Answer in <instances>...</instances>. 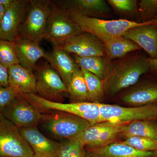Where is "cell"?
<instances>
[{
    "label": "cell",
    "instance_id": "6da1fadb",
    "mask_svg": "<svg viewBox=\"0 0 157 157\" xmlns=\"http://www.w3.org/2000/svg\"><path fill=\"white\" fill-rule=\"evenodd\" d=\"M148 58L133 52L113 61L112 70L104 81L105 98L116 97L139 81L149 72Z\"/></svg>",
    "mask_w": 157,
    "mask_h": 157
},
{
    "label": "cell",
    "instance_id": "7a4b0ae2",
    "mask_svg": "<svg viewBox=\"0 0 157 157\" xmlns=\"http://www.w3.org/2000/svg\"><path fill=\"white\" fill-rule=\"evenodd\" d=\"M68 14L70 18L81 28L82 30L93 34L104 44L110 39L123 36L125 33L130 29L146 24L152 21L148 22L137 23L122 18L100 19L84 17L77 14Z\"/></svg>",
    "mask_w": 157,
    "mask_h": 157
},
{
    "label": "cell",
    "instance_id": "3957f363",
    "mask_svg": "<svg viewBox=\"0 0 157 157\" xmlns=\"http://www.w3.org/2000/svg\"><path fill=\"white\" fill-rule=\"evenodd\" d=\"M48 114H44L40 121L44 128L52 136L63 141L81 137L91 125L87 121L69 113L53 110Z\"/></svg>",
    "mask_w": 157,
    "mask_h": 157
},
{
    "label": "cell",
    "instance_id": "277c9868",
    "mask_svg": "<svg viewBox=\"0 0 157 157\" xmlns=\"http://www.w3.org/2000/svg\"><path fill=\"white\" fill-rule=\"evenodd\" d=\"M50 1L29 0L20 28L19 38L40 43L44 39Z\"/></svg>",
    "mask_w": 157,
    "mask_h": 157
},
{
    "label": "cell",
    "instance_id": "5b68a950",
    "mask_svg": "<svg viewBox=\"0 0 157 157\" xmlns=\"http://www.w3.org/2000/svg\"><path fill=\"white\" fill-rule=\"evenodd\" d=\"M19 95L41 110L48 112L56 110L69 113L87 121L91 125L101 122V103L83 102L65 104L48 101L37 94Z\"/></svg>",
    "mask_w": 157,
    "mask_h": 157
},
{
    "label": "cell",
    "instance_id": "8992f818",
    "mask_svg": "<svg viewBox=\"0 0 157 157\" xmlns=\"http://www.w3.org/2000/svg\"><path fill=\"white\" fill-rule=\"evenodd\" d=\"M101 122L112 124H127L134 121L157 122V104L140 107H124L100 104Z\"/></svg>",
    "mask_w": 157,
    "mask_h": 157
},
{
    "label": "cell",
    "instance_id": "52a82bcc",
    "mask_svg": "<svg viewBox=\"0 0 157 157\" xmlns=\"http://www.w3.org/2000/svg\"><path fill=\"white\" fill-rule=\"evenodd\" d=\"M68 13L50 1V11L44 39L59 47L68 39L82 33Z\"/></svg>",
    "mask_w": 157,
    "mask_h": 157
},
{
    "label": "cell",
    "instance_id": "ba28073f",
    "mask_svg": "<svg viewBox=\"0 0 157 157\" xmlns=\"http://www.w3.org/2000/svg\"><path fill=\"white\" fill-rule=\"evenodd\" d=\"M0 157H36L19 128L3 116L0 117Z\"/></svg>",
    "mask_w": 157,
    "mask_h": 157
},
{
    "label": "cell",
    "instance_id": "9c48e42d",
    "mask_svg": "<svg viewBox=\"0 0 157 157\" xmlns=\"http://www.w3.org/2000/svg\"><path fill=\"white\" fill-rule=\"evenodd\" d=\"M36 93L48 101L62 103L63 94L67 93V88L59 73L48 63L36 65Z\"/></svg>",
    "mask_w": 157,
    "mask_h": 157
},
{
    "label": "cell",
    "instance_id": "30bf717a",
    "mask_svg": "<svg viewBox=\"0 0 157 157\" xmlns=\"http://www.w3.org/2000/svg\"><path fill=\"white\" fill-rule=\"evenodd\" d=\"M117 101L124 107H140L157 104V78L147 77L116 96Z\"/></svg>",
    "mask_w": 157,
    "mask_h": 157
},
{
    "label": "cell",
    "instance_id": "8fae6325",
    "mask_svg": "<svg viewBox=\"0 0 157 157\" xmlns=\"http://www.w3.org/2000/svg\"><path fill=\"white\" fill-rule=\"evenodd\" d=\"M42 110L20 95L3 110L2 115L18 128L36 126L43 117Z\"/></svg>",
    "mask_w": 157,
    "mask_h": 157
},
{
    "label": "cell",
    "instance_id": "7c38bea8",
    "mask_svg": "<svg viewBox=\"0 0 157 157\" xmlns=\"http://www.w3.org/2000/svg\"><path fill=\"white\" fill-rule=\"evenodd\" d=\"M68 14L84 17L108 19L113 17V10L104 0H59L53 1Z\"/></svg>",
    "mask_w": 157,
    "mask_h": 157
},
{
    "label": "cell",
    "instance_id": "4fadbf2b",
    "mask_svg": "<svg viewBox=\"0 0 157 157\" xmlns=\"http://www.w3.org/2000/svg\"><path fill=\"white\" fill-rule=\"evenodd\" d=\"M59 47L81 57L106 56L104 43L93 34L86 32L71 37Z\"/></svg>",
    "mask_w": 157,
    "mask_h": 157
},
{
    "label": "cell",
    "instance_id": "5bb4252c",
    "mask_svg": "<svg viewBox=\"0 0 157 157\" xmlns=\"http://www.w3.org/2000/svg\"><path fill=\"white\" fill-rule=\"evenodd\" d=\"M28 1L14 0L6 9L0 25V39L14 42L19 38L20 28Z\"/></svg>",
    "mask_w": 157,
    "mask_h": 157
},
{
    "label": "cell",
    "instance_id": "9a60e30c",
    "mask_svg": "<svg viewBox=\"0 0 157 157\" xmlns=\"http://www.w3.org/2000/svg\"><path fill=\"white\" fill-rule=\"evenodd\" d=\"M124 36L145 51L149 58L157 59V20L128 30Z\"/></svg>",
    "mask_w": 157,
    "mask_h": 157
},
{
    "label": "cell",
    "instance_id": "2e32d148",
    "mask_svg": "<svg viewBox=\"0 0 157 157\" xmlns=\"http://www.w3.org/2000/svg\"><path fill=\"white\" fill-rule=\"evenodd\" d=\"M24 139L28 143L36 157H57L60 143L42 134L36 126L19 128Z\"/></svg>",
    "mask_w": 157,
    "mask_h": 157
},
{
    "label": "cell",
    "instance_id": "e0dca14e",
    "mask_svg": "<svg viewBox=\"0 0 157 157\" xmlns=\"http://www.w3.org/2000/svg\"><path fill=\"white\" fill-rule=\"evenodd\" d=\"M85 148L86 157H157V151H141L121 142Z\"/></svg>",
    "mask_w": 157,
    "mask_h": 157
},
{
    "label": "cell",
    "instance_id": "ac0fdd59",
    "mask_svg": "<svg viewBox=\"0 0 157 157\" xmlns=\"http://www.w3.org/2000/svg\"><path fill=\"white\" fill-rule=\"evenodd\" d=\"M9 86L17 93L36 94V77L33 71L20 64L8 68Z\"/></svg>",
    "mask_w": 157,
    "mask_h": 157
},
{
    "label": "cell",
    "instance_id": "d6986e66",
    "mask_svg": "<svg viewBox=\"0 0 157 157\" xmlns=\"http://www.w3.org/2000/svg\"><path fill=\"white\" fill-rule=\"evenodd\" d=\"M44 58L59 73L67 88L74 70L78 66L70 54L59 47H53L50 52H46Z\"/></svg>",
    "mask_w": 157,
    "mask_h": 157
},
{
    "label": "cell",
    "instance_id": "ffe728a7",
    "mask_svg": "<svg viewBox=\"0 0 157 157\" xmlns=\"http://www.w3.org/2000/svg\"><path fill=\"white\" fill-rule=\"evenodd\" d=\"M14 43L20 64L33 71L39 59L45 57L46 52L39 43L28 39L18 38Z\"/></svg>",
    "mask_w": 157,
    "mask_h": 157
},
{
    "label": "cell",
    "instance_id": "44dd1931",
    "mask_svg": "<svg viewBox=\"0 0 157 157\" xmlns=\"http://www.w3.org/2000/svg\"><path fill=\"white\" fill-rule=\"evenodd\" d=\"M73 57L79 67L94 74L102 80L105 79L112 70L113 61L106 56L81 57L73 55Z\"/></svg>",
    "mask_w": 157,
    "mask_h": 157
},
{
    "label": "cell",
    "instance_id": "7402d4cb",
    "mask_svg": "<svg viewBox=\"0 0 157 157\" xmlns=\"http://www.w3.org/2000/svg\"><path fill=\"white\" fill-rule=\"evenodd\" d=\"M104 44L105 56L113 61L141 49L136 43L123 36L110 39Z\"/></svg>",
    "mask_w": 157,
    "mask_h": 157
},
{
    "label": "cell",
    "instance_id": "603a6c76",
    "mask_svg": "<svg viewBox=\"0 0 157 157\" xmlns=\"http://www.w3.org/2000/svg\"><path fill=\"white\" fill-rule=\"evenodd\" d=\"M132 136L145 137L157 142V122L134 121L126 124L121 135L122 141Z\"/></svg>",
    "mask_w": 157,
    "mask_h": 157
},
{
    "label": "cell",
    "instance_id": "cb8c5ba5",
    "mask_svg": "<svg viewBox=\"0 0 157 157\" xmlns=\"http://www.w3.org/2000/svg\"><path fill=\"white\" fill-rule=\"evenodd\" d=\"M70 103L89 102L87 86L81 69L78 66L74 70L67 86Z\"/></svg>",
    "mask_w": 157,
    "mask_h": 157
},
{
    "label": "cell",
    "instance_id": "d4e9b609",
    "mask_svg": "<svg viewBox=\"0 0 157 157\" xmlns=\"http://www.w3.org/2000/svg\"><path fill=\"white\" fill-rule=\"evenodd\" d=\"M87 86L89 102L103 103L105 99L104 81L94 74L81 69Z\"/></svg>",
    "mask_w": 157,
    "mask_h": 157
},
{
    "label": "cell",
    "instance_id": "484cf974",
    "mask_svg": "<svg viewBox=\"0 0 157 157\" xmlns=\"http://www.w3.org/2000/svg\"><path fill=\"white\" fill-rule=\"evenodd\" d=\"M107 2L113 11L120 16L122 19L132 21H135L134 19H137L138 14V1L107 0Z\"/></svg>",
    "mask_w": 157,
    "mask_h": 157
},
{
    "label": "cell",
    "instance_id": "4316f807",
    "mask_svg": "<svg viewBox=\"0 0 157 157\" xmlns=\"http://www.w3.org/2000/svg\"><path fill=\"white\" fill-rule=\"evenodd\" d=\"M57 157H86V150L82 137L64 140L60 143Z\"/></svg>",
    "mask_w": 157,
    "mask_h": 157
},
{
    "label": "cell",
    "instance_id": "83f0119b",
    "mask_svg": "<svg viewBox=\"0 0 157 157\" xmlns=\"http://www.w3.org/2000/svg\"><path fill=\"white\" fill-rule=\"evenodd\" d=\"M0 63L7 68L19 64L14 42L0 39Z\"/></svg>",
    "mask_w": 157,
    "mask_h": 157
},
{
    "label": "cell",
    "instance_id": "f1b7e54d",
    "mask_svg": "<svg viewBox=\"0 0 157 157\" xmlns=\"http://www.w3.org/2000/svg\"><path fill=\"white\" fill-rule=\"evenodd\" d=\"M157 17V0H140L138 2L137 23L148 22Z\"/></svg>",
    "mask_w": 157,
    "mask_h": 157
},
{
    "label": "cell",
    "instance_id": "f546056e",
    "mask_svg": "<svg viewBox=\"0 0 157 157\" xmlns=\"http://www.w3.org/2000/svg\"><path fill=\"white\" fill-rule=\"evenodd\" d=\"M138 150L145 151H157V142L145 137L132 136L120 141Z\"/></svg>",
    "mask_w": 157,
    "mask_h": 157
},
{
    "label": "cell",
    "instance_id": "4dcf8cb0",
    "mask_svg": "<svg viewBox=\"0 0 157 157\" xmlns=\"http://www.w3.org/2000/svg\"><path fill=\"white\" fill-rule=\"evenodd\" d=\"M13 89L10 86H0V117L2 116L3 110L18 95Z\"/></svg>",
    "mask_w": 157,
    "mask_h": 157
},
{
    "label": "cell",
    "instance_id": "1f68e13d",
    "mask_svg": "<svg viewBox=\"0 0 157 157\" xmlns=\"http://www.w3.org/2000/svg\"><path fill=\"white\" fill-rule=\"evenodd\" d=\"M9 74L8 68L0 63V86L4 87L9 86Z\"/></svg>",
    "mask_w": 157,
    "mask_h": 157
},
{
    "label": "cell",
    "instance_id": "d6a6232c",
    "mask_svg": "<svg viewBox=\"0 0 157 157\" xmlns=\"http://www.w3.org/2000/svg\"><path fill=\"white\" fill-rule=\"evenodd\" d=\"M148 59L150 64L149 72L157 77V59H151L148 58Z\"/></svg>",
    "mask_w": 157,
    "mask_h": 157
},
{
    "label": "cell",
    "instance_id": "836d02e7",
    "mask_svg": "<svg viewBox=\"0 0 157 157\" xmlns=\"http://www.w3.org/2000/svg\"><path fill=\"white\" fill-rule=\"evenodd\" d=\"M14 0H0V5L2 6L6 10L11 6Z\"/></svg>",
    "mask_w": 157,
    "mask_h": 157
},
{
    "label": "cell",
    "instance_id": "e575fe53",
    "mask_svg": "<svg viewBox=\"0 0 157 157\" xmlns=\"http://www.w3.org/2000/svg\"><path fill=\"white\" fill-rule=\"evenodd\" d=\"M5 11H6V9L2 6L0 5V25H1V22H2V20Z\"/></svg>",
    "mask_w": 157,
    "mask_h": 157
},
{
    "label": "cell",
    "instance_id": "d590c367",
    "mask_svg": "<svg viewBox=\"0 0 157 157\" xmlns=\"http://www.w3.org/2000/svg\"><path fill=\"white\" fill-rule=\"evenodd\" d=\"M155 19H157V17H156V18H155Z\"/></svg>",
    "mask_w": 157,
    "mask_h": 157
},
{
    "label": "cell",
    "instance_id": "8d00e7d4",
    "mask_svg": "<svg viewBox=\"0 0 157 157\" xmlns=\"http://www.w3.org/2000/svg\"></svg>",
    "mask_w": 157,
    "mask_h": 157
}]
</instances>
